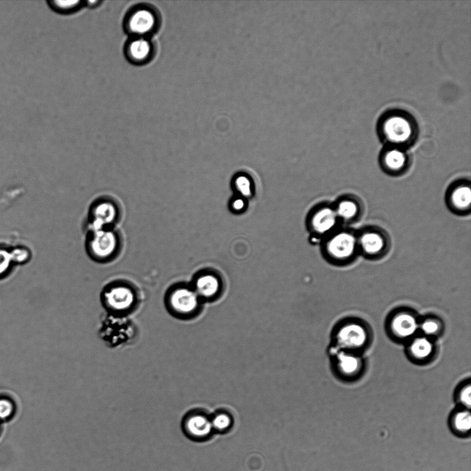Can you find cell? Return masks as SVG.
I'll list each match as a JSON object with an SVG mask.
<instances>
[{
	"label": "cell",
	"mask_w": 471,
	"mask_h": 471,
	"mask_svg": "<svg viewBox=\"0 0 471 471\" xmlns=\"http://www.w3.org/2000/svg\"><path fill=\"white\" fill-rule=\"evenodd\" d=\"M323 250L330 263L337 265L350 264L359 254L357 232L340 226L325 237Z\"/></svg>",
	"instance_id": "obj_1"
},
{
	"label": "cell",
	"mask_w": 471,
	"mask_h": 471,
	"mask_svg": "<svg viewBox=\"0 0 471 471\" xmlns=\"http://www.w3.org/2000/svg\"><path fill=\"white\" fill-rule=\"evenodd\" d=\"M89 257L98 263H109L116 259L123 248V238L114 228L90 230L86 241Z\"/></svg>",
	"instance_id": "obj_2"
},
{
	"label": "cell",
	"mask_w": 471,
	"mask_h": 471,
	"mask_svg": "<svg viewBox=\"0 0 471 471\" xmlns=\"http://www.w3.org/2000/svg\"><path fill=\"white\" fill-rule=\"evenodd\" d=\"M101 301L110 314L125 317L138 305L139 291L128 281H113L103 290Z\"/></svg>",
	"instance_id": "obj_3"
},
{
	"label": "cell",
	"mask_w": 471,
	"mask_h": 471,
	"mask_svg": "<svg viewBox=\"0 0 471 471\" xmlns=\"http://www.w3.org/2000/svg\"><path fill=\"white\" fill-rule=\"evenodd\" d=\"M202 302L192 288L183 285L172 286L166 296L168 311L181 319H191L199 315Z\"/></svg>",
	"instance_id": "obj_4"
},
{
	"label": "cell",
	"mask_w": 471,
	"mask_h": 471,
	"mask_svg": "<svg viewBox=\"0 0 471 471\" xmlns=\"http://www.w3.org/2000/svg\"><path fill=\"white\" fill-rule=\"evenodd\" d=\"M359 254L368 259L383 258L391 248L389 234L378 226H367L357 232Z\"/></svg>",
	"instance_id": "obj_5"
},
{
	"label": "cell",
	"mask_w": 471,
	"mask_h": 471,
	"mask_svg": "<svg viewBox=\"0 0 471 471\" xmlns=\"http://www.w3.org/2000/svg\"><path fill=\"white\" fill-rule=\"evenodd\" d=\"M121 217V207L114 199L107 196L97 199L88 212L90 230L114 228Z\"/></svg>",
	"instance_id": "obj_6"
},
{
	"label": "cell",
	"mask_w": 471,
	"mask_h": 471,
	"mask_svg": "<svg viewBox=\"0 0 471 471\" xmlns=\"http://www.w3.org/2000/svg\"><path fill=\"white\" fill-rule=\"evenodd\" d=\"M136 330L134 323L128 318L110 314L103 320L99 333L101 339L113 347L132 341Z\"/></svg>",
	"instance_id": "obj_7"
},
{
	"label": "cell",
	"mask_w": 471,
	"mask_h": 471,
	"mask_svg": "<svg viewBox=\"0 0 471 471\" xmlns=\"http://www.w3.org/2000/svg\"><path fill=\"white\" fill-rule=\"evenodd\" d=\"M335 341L341 351L352 352L366 346L369 332L366 327L358 321H347L337 330Z\"/></svg>",
	"instance_id": "obj_8"
},
{
	"label": "cell",
	"mask_w": 471,
	"mask_h": 471,
	"mask_svg": "<svg viewBox=\"0 0 471 471\" xmlns=\"http://www.w3.org/2000/svg\"><path fill=\"white\" fill-rule=\"evenodd\" d=\"M158 17L154 10L147 6H140L130 11L125 27L132 37H148L158 26Z\"/></svg>",
	"instance_id": "obj_9"
},
{
	"label": "cell",
	"mask_w": 471,
	"mask_h": 471,
	"mask_svg": "<svg viewBox=\"0 0 471 471\" xmlns=\"http://www.w3.org/2000/svg\"><path fill=\"white\" fill-rule=\"evenodd\" d=\"M412 131L410 121L403 115H390L383 123L384 137L395 147L407 143L412 136Z\"/></svg>",
	"instance_id": "obj_10"
},
{
	"label": "cell",
	"mask_w": 471,
	"mask_h": 471,
	"mask_svg": "<svg viewBox=\"0 0 471 471\" xmlns=\"http://www.w3.org/2000/svg\"><path fill=\"white\" fill-rule=\"evenodd\" d=\"M445 201L449 209L456 214H469L471 208L470 181L459 179L452 183L446 192Z\"/></svg>",
	"instance_id": "obj_11"
},
{
	"label": "cell",
	"mask_w": 471,
	"mask_h": 471,
	"mask_svg": "<svg viewBox=\"0 0 471 471\" xmlns=\"http://www.w3.org/2000/svg\"><path fill=\"white\" fill-rule=\"evenodd\" d=\"M182 430L190 439H206L213 432L210 416L201 410H192L185 415L181 424Z\"/></svg>",
	"instance_id": "obj_12"
},
{
	"label": "cell",
	"mask_w": 471,
	"mask_h": 471,
	"mask_svg": "<svg viewBox=\"0 0 471 471\" xmlns=\"http://www.w3.org/2000/svg\"><path fill=\"white\" fill-rule=\"evenodd\" d=\"M341 223L333 204L318 207L312 212L310 221L312 231L315 234L324 237L339 228Z\"/></svg>",
	"instance_id": "obj_13"
},
{
	"label": "cell",
	"mask_w": 471,
	"mask_h": 471,
	"mask_svg": "<svg viewBox=\"0 0 471 471\" xmlns=\"http://www.w3.org/2000/svg\"><path fill=\"white\" fill-rule=\"evenodd\" d=\"M419 322L416 315L408 310L397 311L391 316L388 323L389 331L396 339H411L419 329Z\"/></svg>",
	"instance_id": "obj_14"
},
{
	"label": "cell",
	"mask_w": 471,
	"mask_h": 471,
	"mask_svg": "<svg viewBox=\"0 0 471 471\" xmlns=\"http://www.w3.org/2000/svg\"><path fill=\"white\" fill-rule=\"evenodd\" d=\"M380 164L384 172L390 176H401L410 168L408 154L399 147L392 146L385 150L381 155Z\"/></svg>",
	"instance_id": "obj_15"
},
{
	"label": "cell",
	"mask_w": 471,
	"mask_h": 471,
	"mask_svg": "<svg viewBox=\"0 0 471 471\" xmlns=\"http://www.w3.org/2000/svg\"><path fill=\"white\" fill-rule=\"evenodd\" d=\"M333 206L341 223H355L361 218L364 212L362 201L353 194L340 197Z\"/></svg>",
	"instance_id": "obj_16"
},
{
	"label": "cell",
	"mask_w": 471,
	"mask_h": 471,
	"mask_svg": "<svg viewBox=\"0 0 471 471\" xmlns=\"http://www.w3.org/2000/svg\"><path fill=\"white\" fill-rule=\"evenodd\" d=\"M154 48L148 37H134L126 44L127 59L134 64H143L150 60Z\"/></svg>",
	"instance_id": "obj_17"
},
{
	"label": "cell",
	"mask_w": 471,
	"mask_h": 471,
	"mask_svg": "<svg viewBox=\"0 0 471 471\" xmlns=\"http://www.w3.org/2000/svg\"><path fill=\"white\" fill-rule=\"evenodd\" d=\"M334 363L339 375L345 378H354L360 374L363 369L361 357L352 352H339L336 356Z\"/></svg>",
	"instance_id": "obj_18"
},
{
	"label": "cell",
	"mask_w": 471,
	"mask_h": 471,
	"mask_svg": "<svg viewBox=\"0 0 471 471\" xmlns=\"http://www.w3.org/2000/svg\"><path fill=\"white\" fill-rule=\"evenodd\" d=\"M192 288L202 301H211L219 295L221 283L214 274H204L196 279Z\"/></svg>",
	"instance_id": "obj_19"
},
{
	"label": "cell",
	"mask_w": 471,
	"mask_h": 471,
	"mask_svg": "<svg viewBox=\"0 0 471 471\" xmlns=\"http://www.w3.org/2000/svg\"><path fill=\"white\" fill-rule=\"evenodd\" d=\"M434 352V343L425 336L412 338L408 346V353L411 359L417 361H425L430 359Z\"/></svg>",
	"instance_id": "obj_20"
},
{
	"label": "cell",
	"mask_w": 471,
	"mask_h": 471,
	"mask_svg": "<svg viewBox=\"0 0 471 471\" xmlns=\"http://www.w3.org/2000/svg\"><path fill=\"white\" fill-rule=\"evenodd\" d=\"M450 426L452 431L459 437L468 435L471 428V417L469 411H456L450 417Z\"/></svg>",
	"instance_id": "obj_21"
},
{
	"label": "cell",
	"mask_w": 471,
	"mask_h": 471,
	"mask_svg": "<svg viewBox=\"0 0 471 471\" xmlns=\"http://www.w3.org/2000/svg\"><path fill=\"white\" fill-rule=\"evenodd\" d=\"M210 420L213 431L218 432L228 431L233 424L232 414L224 410L216 411L210 416Z\"/></svg>",
	"instance_id": "obj_22"
},
{
	"label": "cell",
	"mask_w": 471,
	"mask_h": 471,
	"mask_svg": "<svg viewBox=\"0 0 471 471\" xmlns=\"http://www.w3.org/2000/svg\"><path fill=\"white\" fill-rule=\"evenodd\" d=\"M419 328L424 336L432 337L439 334L442 330V324L437 318L428 317L419 323Z\"/></svg>",
	"instance_id": "obj_23"
},
{
	"label": "cell",
	"mask_w": 471,
	"mask_h": 471,
	"mask_svg": "<svg viewBox=\"0 0 471 471\" xmlns=\"http://www.w3.org/2000/svg\"><path fill=\"white\" fill-rule=\"evenodd\" d=\"M16 412V405L9 397H0V423L10 420Z\"/></svg>",
	"instance_id": "obj_24"
},
{
	"label": "cell",
	"mask_w": 471,
	"mask_h": 471,
	"mask_svg": "<svg viewBox=\"0 0 471 471\" xmlns=\"http://www.w3.org/2000/svg\"><path fill=\"white\" fill-rule=\"evenodd\" d=\"M50 6L61 13H70L77 10L81 6V1H49Z\"/></svg>",
	"instance_id": "obj_25"
},
{
	"label": "cell",
	"mask_w": 471,
	"mask_h": 471,
	"mask_svg": "<svg viewBox=\"0 0 471 471\" xmlns=\"http://www.w3.org/2000/svg\"><path fill=\"white\" fill-rule=\"evenodd\" d=\"M234 186L242 197H249L252 195V182L245 175H239L234 179Z\"/></svg>",
	"instance_id": "obj_26"
},
{
	"label": "cell",
	"mask_w": 471,
	"mask_h": 471,
	"mask_svg": "<svg viewBox=\"0 0 471 471\" xmlns=\"http://www.w3.org/2000/svg\"><path fill=\"white\" fill-rule=\"evenodd\" d=\"M471 387L470 383L461 386L457 393L459 403L466 409H469L471 403Z\"/></svg>",
	"instance_id": "obj_27"
},
{
	"label": "cell",
	"mask_w": 471,
	"mask_h": 471,
	"mask_svg": "<svg viewBox=\"0 0 471 471\" xmlns=\"http://www.w3.org/2000/svg\"><path fill=\"white\" fill-rule=\"evenodd\" d=\"M12 261L13 260L11 252L0 248V277L6 272Z\"/></svg>",
	"instance_id": "obj_28"
},
{
	"label": "cell",
	"mask_w": 471,
	"mask_h": 471,
	"mask_svg": "<svg viewBox=\"0 0 471 471\" xmlns=\"http://www.w3.org/2000/svg\"><path fill=\"white\" fill-rule=\"evenodd\" d=\"M12 260L19 262H23L27 260L29 253L27 250L18 248L11 252Z\"/></svg>",
	"instance_id": "obj_29"
},
{
	"label": "cell",
	"mask_w": 471,
	"mask_h": 471,
	"mask_svg": "<svg viewBox=\"0 0 471 471\" xmlns=\"http://www.w3.org/2000/svg\"><path fill=\"white\" fill-rule=\"evenodd\" d=\"M245 203L243 198H236L232 202V209L235 211H241L245 207Z\"/></svg>",
	"instance_id": "obj_30"
},
{
	"label": "cell",
	"mask_w": 471,
	"mask_h": 471,
	"mask_svg": "<svg viewBox=\"0 0 471 471\" xmlns=\"http://www.w3.org/2000/svg\"><path fill=\"white\" fill-rule=\"evenodd\" d=\"M100 3V1H86V5L88 6V7H95L96 6H98V4Z\"/></svg>",
	"instance_id": "obj_31"
},
{
	"label": "cell",
	"mask_w": 471,
	"mask_h": 471,
	"mask_svg": "<svg viewBox=\"0 0 471 471\" xmlns=\"http://www.w3.org/2000/svg\"><path fill=\"white\" fill-rule=\"evenodd\" d=\"M0 434H1V423H0Z\"/></svg>",
	"instance_id": "obj_32"
}]
</instances>
